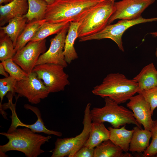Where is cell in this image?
<instances>
[{
    "label": "cell",
    "mask_w": 157,
    "mask_h": 157,
    "mask_svg": "<svg viewBox=\"0 0 157 157\" xmlns=\"http://www.w3.org/2000/svg\"><path fill=\"white\" fill-rule=\"evenodd\" d=\"M13 0H0V4L1 5L2 3H4L6 4L8 3Z\"/></svg>",
    "instance_id": "d6a6232c"
},
{
    "label": "cell",
    "mask_w": 157,
    "mask_h": 157,
    "mask_svg": "<svg viewBox=\"0 0 157 157\" xmlns=\"http://www.w3.org/2000/svg\"><path fill=\"white\" fill-rule=\"evenodd\" d=\"M105 98V106L94 107L90 111L92 122L110 123L114 128H119L126 124H133L142 129V125L134 117L133 112L108 97Z\"/></svg>",
    "instance_id": "5b68a950"
},
{
    "label": "cell",
    "mask_w": 157,
    "mask_h": 157,
    "mask_svg": "<svg viewBox=\"0 0 157 157\" xmlns=\"http://www.w3.org/2000/svg\"><path fill=\"white\" fill-rule=\"evenodd\" d=\"M0 74L4 76L5 77L9 76L8 74L6 71L1 62L0 63Z\"/></svg>",
    "instance_id": "1f68e13d"
},
{
    "label": "cell",
    "mask_w": 157,
    "mask_h": 157,
    "mask_svg": "<svg viewBox=\"0 0 157 157\" xmlns=\"http://www.w3.org/2000/svg\"><path fill=\"white\" fill-rule=\"evenodd\" d=\"M133 79L138 85L140 91L157 87V70L153 63L144 67Z\"/></svg>",
    "instance_id": "2e32d148"
},
{
    "label": "cell",
    "mask_w": 157,
    "mask_h": 157,
    "mask_svg": "<svg viewBox=\"0 0 157 157\" xmlns=\"http://www.w3.org/2000/svg\"><path fill=\"white\" fill-rule=\"evenodd\" d=\"M69 23L50 40L48 50L39 57L36 65L46 63L61 65L64 68L67 66L64 55L65 40L69 29Z\"/></svg>",
    "instance_id": "8fae6325"
},
{
    "label": "cell",
    "mask_w": 157,
    "mask_h": 157,
    "mask_svg": "<svg viewBox=\"0 0 157 157\" xmlns=\"http://www.w3.org/2000/svg\"><path fill=\"white\" fill-rule=\"evenodd\" d=\"M156 0H122L115 2L114 12L108 24L117 19H133L139 18L142 13Z\"/></svg>",
    "instance_id": "7c38bea8"
},
{
    "label": "cell",
    "mask_w": 157,
    "mask_h": 157,
    "mask_svg": "<svg viewBox=\"0 0 157 157\" xmlns=\"http://www.w3.org/2000/svg\"><path fill=\"white\" fill-rule=\"evenodd\" d=\"M64 68L60 65L46 63L36 65L33 72L42 81L50 93H54L64 90L70 84L69 76Z\"/></svg>",
    "instance_id": "ba28073f"
},
{
    "label": "cell",
    "mask_w": 157,
    "mask_h": 157,
    "mask_svg": "<svg viewBox=\"0 0 157 157\" xmlns=\"http://www.w3.org/2000/svg\"><path fill=\"white\" fill-rule=\"evenodd\" d=\"M91 104L88 103L84 110L83 129L75 137L57 138L53 150L51 157H73L85 144L90 134L92 121L90 115Z\"/></svg>",
    "instance_id": "8992f818"
},
{
    "label": "cell",
    "mask_w": 157,
    "mask_h": 157,
    "mask_svg": "<svg viewBox=\"0 0 157 157\" xmlns=\"http://www.w3.org/2000/svg\"><path fill=\"white\" fill-rule=\"evenodd\" d=\"M126 106L132 110L137 121L144 129L151 131L154 125L149 104L141 94L134 95L129 99Z\"/></svg>",
    "instance_id": "4fadbf2b"
},
{
    "label": "cell",
    "mask_w": 157,
    "mask_h": 157,
    "mask_svg": "<svg viewBox=\"0 0 157 157\" xmlns=\"http://www.w3.org/2000/svg\"><path fill=\"white\" fill-rule=\"evenodd\" d=\"M1 63L9 76L17 81L25 78L28 75L12 58L7 59L1 62Z\"/></svg>",
    "instance_id": "4316f807"
},
{
    "label": "cell",
    "mask_w": 157,
    "mask_h": 157,
    "mask_svg": "<svg viewBox=\"0 0 157 157\" xmlns=\"http://www.w3.org/2000/svg\"><path fill=\"white\" fill-rule=\"evenodd\" d=\"M155 55L157 57V48L156 49V51L155 52Z\"/></svg>",
    "instance_id": "d590c367"
},
{
    "label": "cell",
    "mask_w": 157,
    "mask_h": 157,
    "mask_svg": "<svg viewBox=\"0 0 157 157\" xmlns=\"http://www.w3.org/2000/svg\"><path fill=\"white\" fill-rule=\"evenodd\" d=\"M150 34L154 37H157V31L150 33Z\"/></svg>",
    "instance_id": "e575fe53"
},
{
    "label": "cell",
    "mask_w": 157,
    "mask_h": 157,
    "mask_svg": "<svg viewBox=\"0 0 157 157\" xmlns=\"http://www.w3.org/2000/svg\"><path fill=\"white\" fill-rule=\"evenodd\" d=\"M130 144L129 151L132 152H144L149 145L151 138L150 131L141 129L136 126Z\"/></svg>",
    "instance_id": "ac0fdd59"
},
{
    "label": "cell",
    "mask_w": 157,
    "mask_h": 157,
    "mask_svg": "<svg viewBox=\"0 0 157 157\" xmlns=\"http://www.w3.org/2000/svg\"><path fill=\"white\" fill-rule=\"evenodd\" d=\"M139 91L138 85L133 79H129L119 73L108 74L101 83L92 90L94 94L108 97L120 104L126 102Z\"/></svg>",
    "instance_id": "7a4b0ae2"
},
{
    "label": "cell",
    "mask_w": 157,
    "mask_h": 157,
    "mask_svg": "<svg viewBox=\"0 0 157 157\" xmlns=\"http://www.w3.org/2000/svg\"><path fill=\"white\" fill-rule=\"evenodd\" d=\"M94 148L83 146L74 155L73 157H94Z\"/></svg>",
    "instance_id": "4dcf8cb0"
},
{
    "label": "cell",
    "mask_w": 157,
    "mask_h": 157,
    "mask_svg": "<svg viewBox=\"0 0 157 157\" xmlns=\"http://www.w3.org/2000/svg\"><path fill=\"white\" fill-rule=\"evenodd\" d=\"M110 133L104 123H92L88 138L84 146L94 149L103 141L109 139Z\"/></svg>",
    "instance_id": "d6986e66"
},
{
    "label": "cell",
    "mask_w": 157,
    "mask_h": 157,
    "mask_svg": "<svg viewBox=\"0 0 157 157\" xmlns=\"http://www.w3.org/2000/svg\"><path fill=\"white\" fill-rule=\"evenodd\" d=\"M79 23L78 22H70L68 30L66 36L64 55L67 64L78 58L77 53L74 47L76 39L78 38V29Z\"/></svg>",
    "instance_id": "e0dca14e"
},
{
    "label": "cell",
    "mask_w": 157,
    "mask_h": 157,
    "mask_svg": "<svg viewBox=\"0 0 157 157\" xmlns=\"http://www.w3.org/2000/svg\"><path fill=\"white\" fill-rule=\"evenodd\" d=\"M15 47L10 38L3 31H0V60L2 62L12 58L15 54Z\"/></svg>",
    "instance_id": "484cf974"
},
{
    "label": "cell",
    "mask_w": 157,
    "mask_h": 157,
    "mask_svg": "<svg viewBox=\"0 0 157 157\" xmlns=\"http://www.w3.org/2000/svg\"><path fill=\"white\" fill-rule=\"evenodd\" d=\"M46 21L45 19L34 20L28 22L19 37L14 48L15 54L25 46L34 35L40 26Z\"/></svg>",
    "instance_id": "7402d4cb"
},
{
    "label": "cell",
    "mask_w": 157,
    "mask_h": 157,
    "mask_svg": "<svg viewBox=\"0 0 157 157\" xmlns=\"http://www.w3.org/2000/svg\"><path fill=\"white\" fill-rule=\"evenodd\" d=\"M28 9L27 0H13L4 5H0V27L15 17L23 16L27 13Z\"/></svg>",
    "instance_id": "9a60e30c"
},
{
    "label": "cell",
    "mask_w": 157,
    "mask_h": 157,
    "mask_svg": "<svg viewBox=\"0 0 157 157\" xmlns=\"http://www.w3.org/2000/svg\"><path fill=\"white\" fill-rule=\"evenodd\" d=\"M116 0H102L79 18L78 29L79 38L98 32L107 25L114 12Z\"/></svg>",
    "instance_id": "3957f363"
},
{
    "label": "cell",
    "mask_w": 157,
    "mask_h": 157,
    "mask_svg": "<svg viewBox=\"0 0 157 157\" xmlns=\"http://www.w3.org/2000/svg\"><path fill=\"white\" fill-rule=\"evenodd\" d=\"M44 0L47 2L48 5H50L54 3L57 0Z\"/></svg>",
    "instance_id": "836d02e7"
},
{
    "label": "cell",
    "mask_w": 157,
    "mask_h": 157,
    "mask_svg": "<svg viewBox=\"0 0 157 157\" xmlns=\"http://www.w3.org/2000/svg\"><path fill=\"white\" fill-rule=\"evenodd\" d=\"M27 22V19L23 16L16 17L10 20L6 26L0 27V30L10 38L15 47L17 39L25 28Z\"/></svg>",
    "instance_id": "603a6c76"
},
{
    "label": "cell",
    "mask_w": 157,
    "mask_h": 157,
    "mask_svg": "<svg viewBox=\"0 0 157 157\" xmlns=\"http://www.w3.org/2000/svg\"><path fill=\"white\" fill-rule=\"evenodd\" d=\"M138 94H141L149 104L152 115L157 107V87L141 91Z\"/></svg>",
    "instance_id": "f546056e"
},
{
    "label": "cell",
    "mask_w": 157,
    "mask_h": 157,
    "mask_svg": "<svg viewBox=\"0 0 157 157\" xmlns=\"http://www.w3.org/2000/svg\"><path fill=\"white\" fill-rule=\"evenodd\" d=\"M102 0H57L48 5L44 18L52 23L77 22L85 12Z\"/></svg>",
    "instance_id": "277c9868"
},
{
    "label": "cell",
    "mask_w": 157,
    "mask_h": 157,
    "mask_svg": "<svg viewBox=\"0 0 157 157\" xmlns=\"http://www.w3.org/2000/svg\"><path fill=\"white\" fill-rule=\"evenodd\" d=\"M14 93L18 96L26 98L30 103L37 104L47 97L50 93L42 81L32 72L25 78L17 81L14 88Z\"/></svg>",
    "instance_id": "9c48e42d"
},
{
    "label": "cell",
    "mask_w": 157,
    "mask_h": 157,
    "mask_svg": "<svg viewBox=\"0 0 157 157\" xmlns=\"http://www.w3.org/2000/svg\"><path fill=\"white\" fill-rule=\"evenodd\" d=\"M0 134L8 140L7 143L0 146V157L6 156L5 153L8 151H17L23 153L27 157H37L44 152L41 146L51 138L49 135L45 136L36 133L26 127Z\"/></svg>",
    "instance_id": "6da1fadb"
},
{
    "label": "cell",
    "mask_w": 157,
    "mask_h": 157,
    "mask_svg": "<svg viewBox=\"0 0 157 157\" xmlns=\"http://www.w3.org/2000/svg\"><path fill=\"white\" fill-rule=\"evenodd\" d=\"M154 121V125L151 131L152 141L144 152V157H155L157 153V119Z\"/></svg>",
    "instance_id": "f1b7e54d"
},
{
    "label": "cell",
    "mask_w": 157,
    "mask_h": 157,
    "mask_svg": "<svg viewBox=\"0 0 157 157\" xmlns=\"http://www.w3.org/2000/svg\"><path fill=\"white\" fill-rule=\"evenodd\" d=\"M69 22L52 23L46 21L39 28L30 41H36L45 39L47 37L57 34Z\"/></svg>",
    "instance_id": "d4e9b609"
},
{
    "label": "cell",
    "mask_w": 157,
    "mask_h": 157,
    "mask_svg": "<svg viewBox=\"0 0 157 157\" xmlns=\"http://www.w3.org/2000/svg\"><path fill=\"white\" fill-rule=\"evenodd\" d=\"M46 39L29 42L22 49L17 51L13 60L28 74L31 73L36 66L40 56L46 51Z\"/></svg>",
    "instance_id": "30bf717a"
},
{
    "label": "cell",
    "mask_w": 157,
    "mask_h": 157,
    "mask_svg": "<svg viewBox=\"0 0 157 157\" xmlns=\"http://www.w3.org/2000/svg\"><path fill=\"white\" fill-rule=\"evenodd\" d=\"M17 81L16 79L9 76L8 77L0 79V112L4 117H6V114L2 110V101L8 92H10L13 94L14 93V88Z\"/></svg>",
    "instance_id": "83f0119b"
},
{
    "label": "cell",
    "mask_w": 157,
    "mask_h": 157,
    "mask_svg": "<svg viewBox=\"0 0 157 157\" xmlns=\"http://www.w3.org/2000/svg\"><path fill=\"white\" fill-rule=\"evenodd\" d=\"M28 9L23 17L27 20V22L34 20L44 19L48 5L44 0H27Z\"/></svg>",
    "instance_id": "cb8c5ba5"
},
{
    "label": "cell",
    "mask_w": 157,
    "mask_h": 157,
    "mask_svg": "<svg viewBox=\"0 0 157 157\" xmlns=\"http://www.w3.org/2000/svg\"><path fill=\"white\" fill-rule=\"evenodd\" d=\"M123 150L110 139L104 141L94 148V157H131L132 155Z\"/></svg>",
    "instance_id": "44dd1931"
},
{
    "label": "cell",
    "mask_w": 157,
    "mask_h": 157,
    "mask_svg": "<svg viewBox=\"0 0 157 157\" xmlns=\"http://www.w3.org/2000/svg\"><path fill=\"white\" fill-rule=\"evenodd\" d=\"M156 20H157V17L145 18L142 16L133 19H122L115 24L107 25L104 28L97 33L79 38V41L82 42L108 38L112 40L117 44L120 50L124 51L122 37L126 30L138 24Z\"/></svg>",
    "instance_id": "52a82bcc"
},
{
    "label": "cell",
    "mask_w": 157,
    "mask_h": 157,
    "mask_svg": "<svg viewBox=\"0 0 157 157\" xmlns=\"http://www.w3.org/2000/svg\"><path fill=\"white\" fill-rule=\"evenodd\" d=\"M155 157H157V154H156V155L155 156Z\"/></svg>",
    "instance_id": "8d00e7d4"
},
{
    "label": "cell",
    "mask_w": 157,
    "mask_h": 157,
    "mask_svg": "<svg viewBox=\"0 0 157 157\" xmlns=\"http://www.w3.org/2000/svg\"><path fill=\"white\" fill-rule=\"evenodd\" d=\"M24 106L25 108L31 110L36 115L37 117V121L32 124H24L18 118L15 111H13L12 112V123L9 129L10 131H13L18 126H21L28 128L35 133H42L48 135H53L58 137L62 136V133L49 130L45 127L42 118L41 112L38 108L28 104H25Z\"/></svg>",
    "instance_id": "5bb4252c"
},
{
    "label": "cell",
    "mask_w": 157,
    "mask_h": 157,
    "mask_svg": "<svg viewBox=\"0 0 157 157\" xmlns=\"http://www.w3.org/2000/svg\"><path fill=\"white\" fill-rule=\"evenodd\" d=\"M125 127L126 125L120 128L109 127L108 129L110 133L109 139L124 151L128 152L134 130H127Z\"/></svg>",
    "instance_id": "ffe728a7"
}]
</instances>
